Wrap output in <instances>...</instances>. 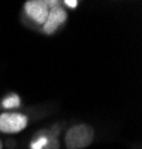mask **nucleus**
<instances>
[{"mask_svg": "<svg viewBox=\"0 0 142 149\" xmlns=\"http://www.w3.org/2000/svg\"><path fill=\"white\" fill-rule=\"evenodd\" d=\"M57 3L58 2H48V0H27L24 3V12L33 22L44 26L49 9Z\"/></svg>", "mask_w": 142, "mask_h": 149, "instance_id": "3", "label": "nucleus"}, {"mask_svg": "<svg viewBox=\"0 0 142 149\" xmlns=\"http://www.w3.org/2000/svg\"><path fill=\"white\" fill-rule=\"evenodd\" d=\"M29 125L27 115L20 112H3L0 113V133L3 134H17L21 133Z\"/></svg>", "mask_w": 142, "mask_h": 149, "instance_id": "2", "label": "nucleus"}, {"mask_svg": "<svg viewBox=\"0 0 142 149\" xmlns=\"http://www.w3.org/2000/svg\"><path fill=\"white\" fill-rule=\"evenodd\" d=\"M94 140V128L88 124H76L66 131L64 145L67 149H84Z\"/></svg>", "mask_w": 142, "mask_h": 149, "instance_id": "1", "label": "nucleus"}, {"mask_svg": "<svg viewBox=\"0 0 142 149\" xmlns=\"http://www.w3.org/2000/svg\"><path fill=\"white\" fill-rule=\"evenodd\" d=\"M66 19H67V12H66V9H64L60 3L54 5L53 8L49 9V14H48V17H46V21H45L44 27H42L44 33H45V34H53V33H56V31L63 26V24L66 22Z\"/></svg>", "mask_w": 142, "mask_h": 149, "instance_id": "4", "label": "nucleus"}, {"mask_svg": "<svg viewBox=\"0 0 142 149\" xmlns=\"http://www.w3.org/2000/svg\"><path fill=\"white\" fill-rule=\"evenodd\" d=\"M2 106L5 109H14V107H18L20 106V97L17 94H11L5 98V102L2 103Z\"/></svg>", "mask_w": 142, "mask_h": 149, "instance_id": "5", "label": "nucleus"}, {"mask_svg": "<svg viewBox=\"0 0 142 149\" xmlns=\"http://www.w3.org/2000/svg\"><path fill=\"white\" fill-rule=\"evenodd\" d=\"M63 5H66L67 8H72V9H75L76 6H78V2H76V0H64V2H63Z\"/></svg>", "mask_w": 142, "mask_h": 149, "instance_id": "6", "label": "nucleus"}, {"mask_svg": "<svg viewBox=\"0 0 142 149\" xmlns=\"http://www.w3.org/2000/svg\"><path fill=\"white\" fill-rule=\"evenodd\" d=\"M0 149H3V142H2V139H0Z\"/></svg>", "mask_w": 142, "mask_h": 149, "instance_id": "7", "label": "nucleus"}]
</instances>
